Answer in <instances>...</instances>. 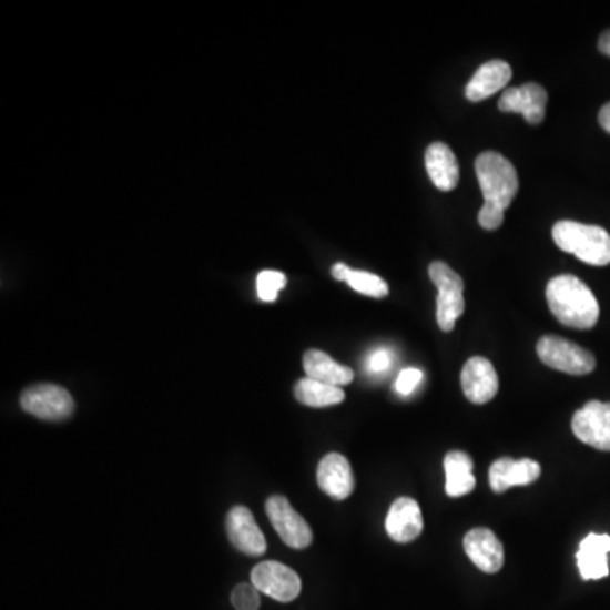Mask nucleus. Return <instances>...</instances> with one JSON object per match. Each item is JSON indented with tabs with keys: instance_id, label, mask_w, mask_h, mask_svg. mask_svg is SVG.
I'll return each instance as SVG.
<instances>
[{
	"instance_id": "obj_10",
	"label": "nucleus",
	"mask_w": 610,
	"mask_h": 610,
	"mask_svg": "<svg viewBox=\"0 0 610 610\" xmlns=\"http://www.w3.org/2000/svg\"><path fill=\"white\" fill-rule=\"evenodd\" d=\"M461 388L471 404L484 406L490 403L499 392V375L492 363L484 356L468 359L461 370Z\"/></svg>"
},
{
	"instance_id": "obj_22",
	"label": "nucleus",
	"mask_w": 610,
	"mask_h": 610,
	"mask_svg": "<svg viewBox=\"0 0 610 610\" xmlns=\"http://www.w3.org/2000/svg\"><path fill=\"white\" fill-rule=\"evenodd\" d=\"M295 399L307 407H331L338 406L345 400V392L342 387L323 384V382L313 380V378H302L295 385Z\"/></svg>"
},
{
	"instance_id": "obj_6",
	"label": "nucleus",
	"mask_w": 610,
	"mask_h": 610,
	"mask_svg": "<svg viewBox=\"0 0 610 610\" xmlns=\"http://www.w3.org/2000/svg\"><path fill=\"white\" fill-rule=\"evenodd\" d=\"M266 514L285 545L305 549L313 542V529L284 496L270 497L266 500Z\"/></svg>"
},
{
	"instance_id": "obj_29",
	"label": "nucleus",
	"mask_w": 610,
	"mask_h": 610,
	"mask_svg": "<svg viewBox=\"0 0 610 610\" xmlns=\"http://www.w3.org/2000/svg\"><path fill=\"white\" fill-rule=\"evenodd\" d=\"M349 273H352V268L345 265V263H336V265L333 266V277L336 278V281H348Z\"/></svg>"
},
{
	"instance_id": "obj_24",
	"label": "nucleus",
	"mask_w": 610,
	"mask_h": 610,
	"mask_svg": "<svg viewBox=\"0 0 610 610\" xmlns=\"http://www.w3.org/2000/svg\"><path fill=\"white\" fill-rule=\"evenodd\" d=\"M287 285V277L284 273L275 272V270H265L260 273L258 281H256V288H258V297L265 302L277 301L278 292Z\"/></svg>"
},
{
	"instance_id": "obj_30",
	"label": "nucleus",
	"mask_w": 610,
	"mask_h": 610,
	"mask_svg": "<svg viewBox=\"0 0 610 610\" xmlns=\"http://www.w3.org/2000/svg\"><path fill=\"white\" fill-rule=\"evenodd\" d=\"M599 124L602 126L603 131L610 134V102L609 104L603 105L599 112Z\"/></svg>"
},
{
	"instance_id": "obj_23",
	"label": "nucleus",
	"mask_w": 610,
	"mask_h": 610,
	"mask_svg": "<svg viewBox=\"0 0 610 610\" xmlns=\"http://www.w3.org/2000/svg\"><path fill=\"white\" fill-rule=\"evenodd\" d=\"M346 282H348L353 291L358 292V294L368 295V297L384 298L388 295L387 282L375 275V273L352 270Z\"/></svg>"
},
{
	"instance_id": "obj_12",
	"label": "nucleus",
	"mask_w": 610,
	"mask_h": 610,
	"mask_svg": "<svg viewBox=\"0 0 610 610\" xmlns=\"http://www.w3.org/2000/svg\"><path fill=\"white\" fill-rule=\"evenodd\" d=\"M548 92L539 83H526L521 87H512L504 92L499 101L502 112H519L525 115L529 124H541L545 121Z\"/></svg>"
},
{
	"instance_id": "obj_28",
	"label": "nucleus",
	"mask_w": 610,
	"mask_h": 610,
	"mask_svg": "<svg viewBox=\"0 0 610 610\" xmlns=\"http://www.w3.org/2000/svg\"><path fill=\"white\" fill-rule=\"evenodd\" d=\"M392 359L394 358H392V353L388 352V349H375V352L368 356V359H366V368H368L370 374H384V372L390 368Z\"/></svg>"
},
{
	"instance_id": "obj_3",
	"label": "nucleus",
	"mask_w": 610,
	"mask_h": 610,
	"mask_svg": "<svg viewBox=\"0 0 610 610\" xmlns=\"http://www.w3.org/2000/svg\"><path fill=\"white\" fill-rule=\"evenodd\" d=\"M475 173L484 192V204L506 212L519 191V176L512 163L497 151H485L475 160Z\"/></svg>"
},
{
	"instance_id": "obj_17",
	"label": "nucleus",
	"mask_w": 610,
	"mask_h": 610,
	"mask_svg": "<svg viewBox=\"0 0 610 610\" xmlns=\"http://www.w3.org/2000/svg\"><path fill=\"white\" fill-rule=\"evenodd\" d=\"M512 79V69L504 60L487 61L485 65L475 72L474 79L468 82L465 89L470 102H480L492 98L500 89H506L507 83Z\"/></svg>"
},
{
	"instance_id": "obj_16",
	"label": "nucleus",
	"mask_w": 610,
	"mask_h": 610,
	"mask_svg": "<svg viewBox=\"0 0 610 610\" xmlns=\"http://www.w3.org/2000/svg\"><path fill=\"white\" fill-rule=\"evenodd\" d=\"M317 484L331 499L345 500L355 490L352 465L339 453H329L317 467Z\"/></svg>"
},
{
	"instance_id": "obj_18",
	"label": "nucleus",
	"mask_w": 610,
	"mask_h": 610,
	"mask_svg": "<svg viewBox=\"0 0 610 610\" xmlns=\"http://www.w3.org/2000/svg\"><path fill=\"white\" fill-rule=\"evenodd\" d=\"M424 160H426L427 175L439 191L449 192L456 189L460 182V166L448 144H429Z\"/></svg>"
},
{
	"instance_id": "obj_20",
	"label": "nucleus",
	"mask_w": 610,
	"mask_h": 610,
	"mask_svg": "<svg viewBox=\"0 0 610 610\" xmlns=\"http://www.w3.org/2000/svg\"><path fill=\"white\" fill-rule=\"evenodd\" d=\"M304 370L307 378L323 382V384L334 385V387H345L352 384L355 378V372L348 366L339 365L334 362L329 355L319 349H309L304 355Z\"/></svg>"
},
{
	"instance_id": "obj_2",
	"label": "nucleus",
	"mask_w": 610,
	"mask_h": 610,
	"mask_svg": "<svg viewBox=\"0 0 610 610\" xmlns=\"http://www.w3.org/2000/svg\"><path fill=\"white\" fill-rule=\"evenodd\" d=\"M553 240L561 252L571 253L587 265L606 266L610 263V234L603 227L560 221L555 224Z\"/></svg>"
},
{
	"instance_id": "obj_25",
	"label": "nucleus",
	"mask_w": 610,
	"mask_h": 610,
	"mask_svg": "<svg viewBox=\"0 0 610 610\" xmlns=\"http://www.w3.org/2000/svg\"><path fill=\"white\" fill-rule=\"evenodd\" d=\"M231 603L236 610H258L260 592L253 583H240L231 593Z\"/></svg>"
},
{
	"instance_id": "obj_21",
	"label": "nucleus",
	"mask_w": 610,
	"mask_h": 610,
	"mask_svg": "<svg viewBox=\"0 0 610 610\" xmlns=\"http://www.w3.org/2000/svg\"><path fill=\"white\" fill-rule=\"evenodd\" d=\"M445 490L448 497H464L474 490L477 478L474 477V460L465 451H449L445 456Z\"/></svg>"
},
{
	"instance_id": "obj_11",
	"label": "nucleus",
	"mask_w": 610,
	"mask_h": 610,
	"mask_svg": "<svg viewBox=\"0 0 610 610\" xmlns=\"http://www.w3.org/2000/svg\"><path fill=\"white\" fill-rule=\"evenodd\" d=\"M227 536L237 551L250 557H260L266 551V539L262 529L256 525L252 510L246 507H233L226 519Z\"/></svg>"
},
{
	"instance_id": "obj_27",
	"label": "nucleus",
	"mask_w": 610,
	"mask_h": 610,
	"mask_svg": "<svg viewBox=\"0 0 610 610\" xmlns=\"http://www.w3.org/2000/svg\"><path fill=\"white\" fill-rule=\"evenodd\" d=\"M504 214L506 212L500 211V209L484 204V207L478 212V224L487 231L499 230L504 223Z\"/></svg>"
},
{
	"instance_id": "obj_7",
	"label": "nucleus",
	"mask_w": 610,
	"mask_h": 610,
	"mask_svg": "<svg viewBox=\"0 0 610 610\" xmlns=\"http://www.w3.org/2000/svg\"><path fill=\"white\" fill-rule=\"evenodd\" d=\"M21 406L26 413L44 420L67 419L75 409L72 395L65 388L50 384L34 385L24 390Z\"/></svg>"
},
{
	"instance_id": "obj_31",
	"label": "nucleus",
	"mask_w": 610,
	"mask_h": 610,
	"mask_svg": "<svg viewBox=\"0 0 610 610\" xmlns=\"http://www.w3.org/2000/svg\"><path fill=\"white\" fill-rule=\"evenodd\" d=\"M599 50H600V53H603V54H607V57H610V29L609 31H603L602 37H600Z\"/></svg>"
},
{
	"instance_id": "obj_13",
	"label": "nucleus",
	"mask_w": 610,
	"mask_h": 610,
	"mask_svg": "<svg viewBox=\"0 0 610 610\" xmlns=\"http://www.w3.org/2000/svg\"><path fill=\"white\" fill-rule=\"evenodd\" d=\"M539 477H541V465L531 458H525V460L500 458L494 461L488 470V481L496 494H504L512 487L535 484Z\"/></svg>"
},
{
	"instance_id": "obj_5",
	"label": "nucleus",
	"mask_w": 610,
	"mask_h": 610,
	"mask_svg": "<svg viewBox=\"0 0 610 610\" xmlns=\"http://www.w3.org/2000/svg\"><path fill=\"white\" fill-rule=\"evenodd\" d=\"M536 352L546 366L563 374L580 377L596 370V356L592 353L558 336H542Z\"/></svg>"
},
{
	"instance_id": "obj_15",
	"label": "nucleus",
	"mask_w": 610,
	"mask_h": 610,
	"mask_svg": "<svg viewBox=\"0 0 610 610\" xmlns=\"http://www.w3.org/2000/svg\"><path fill=\"white\" fill-rule=\"evenodd\" d=\"M467 557L485 573H497L504 567V546L496 532L487 528H475L464 539Z\"/></svg>"
},
{
	"instance_id": "obj_19",
	"label": "nucleus",
	"mask_w": 610,
	"mask_h": 610,
	"mask_svg": "<svg viewBox=\"0 0 610 610\" xmlns=\"http://www.w3.org/2000/svg\"><path fill=\"white\" fill-rule=\"evenodd\" d=\"M610 536L589 535L577 551V563L583 580H600L609 575Z\"/></svg>"
},
{
	"instance_id": "obj_14",
	"label": "nucleus",
	"mask_w": 610,
	"mask_h": 610,
	"mask_svg": "<svg viewBox=\"0 0 610 610\" xmlns=\"http://www.w3.org/2000/svg\"><path fill=\"white\" fill-rule=\"evenodd\" d=\"M424 529L419 504L410 497H399L392 504L385 519V531L395 542H413Z\"/></svg>"
},
{
	"instance_id": "obj_1",
	"label": "nucleus",
	"mask_w": 610,
	"mask_h": 610,
	"mask_svg": "<svg viewBox=\"0 0 610 610\" xmlns=\"http://www.w3.org/2000/svg\"><path fill=\"white\" fill-rule=\"evenodd\" d=\"M549 311L565 326L592 329L600 316L599 302L593 292L573 275H558L546 287Z\"/></svg>"
},
{
	"instance_id": "obj_9",
	"label": "nucleus",
	"mask_w": 610,
	"mask_h": 610,
	"mask_svg": "<svg viewBox=\"0 0 610 610\" xmlns=\"http://www.w3.org/2000/svg\"><path fill=\"white\" fill-rule=\"evenodd\" d=\"M571 431L586 445L600 451H610V403H587L575 413Z\"/></svg>"
},
{
	"instance_id": "obj_26",
	"label": "nucleus",
	"mask_w": 610,
	"mask_h": 610,
	"mask_svg": "<svg viewBox=\"0 0 610 610\" xmlns=\"http://www.w3.org/2000/svg\"><path fill=\"white\" fill-rule=\"evenodd\" d=\"M420 380H423V372L417 370V368H406V370L400 372L399 377H397L395 390L399 392L400 395H410L416 390Z\"/></svg>"
},
{
	"instance_id": "obj_4",
	"label": "nucleus",
	"mask_w": 610,
	"mask_h": 610,
	"mask_svg": "<svg viewBox=\"0 0 610 610\" xmlns=\"http://www.w3.org/2000/svg\"><path fill=\"white\" fill-rule=\"evenodd\" d=\"M429 277L438 287L436 319H438L439 329L449 333L455 327L456 321L460 319L461 314L465 313L464 278L445 262L431 263Z\"/></svg>"
},
{
	"instance_id": "obj_8",
	"label": "nucleus",
	"mask_w": 610,
	"mask_h": 610,
	"mask_svg": "<svg viewBox=\"0 0 610 610\" xmlns=\"http://www.w3.org/2000/svg\"><path fill=\"white\" fill-rule=\"evenodd\" d=\"M252 583L260 593L278 602H292L302 590L301 577L287 565L278 561H263L252 571Z\"/></svg>"
}]
</instances>
